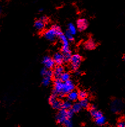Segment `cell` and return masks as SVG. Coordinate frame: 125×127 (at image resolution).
<instances>
[{"instance_id": "cell-1", "label": "cell", "mask_w": 125, "mask_h": 127, "mask_svg": "<svg viewBox=\"0 0 125 127\" xmlns=\"http://www.w3.org/2000/svg\"><path fill=\"white\" fill-rule=\"evenodd\" d=\"M62 33V30L59 26L53 25L52 28L47 30L44 33V36L47 40L53 41L57 36L59 37L60 35Z\"/></svg>"}, {"instance_id": "cell-2", "label": "cell", "mask_w": 125, "mask_h": 127, "mask_svg": "<svg viewBox=\"0 0 125 127\" xmlns=\"http://www.w3.org/2000/svg\"><path fill=\"white\" fill-rule=\"evenodd\" d=\"M81 61H82V58L79 54H75L72 55L70 62H71V67L72 70L76 71L78 69L81 63Z\"/></svg>"}, {"instance_id": "cell-3", "label": "cell", "mask_w": 125, "mask_h": 127, "mask_svg": "<svg viewBox=\"0 0 125 127\" xmlns=\"http://www.w3.org/2000/svg\"><path fill=\"white\" fill-rule=\"evenodd\" d=\"M74 90V85L72 83V82L70 80L64 82L63 88H62V94L63 95H67L71 91H73Z\"/></svg>"}, {"instance_id": "cell-4", "label": "cell", "mask_w": 125, "mask_h": 127, "mask_svg": "<svg viewBox=\"0 0 125 127\" xmlns=\"http://www.w3.org/2000/svg\"><path fill=\"white\" fill-rule=\"evenodd\" d=\"M60 39L62 42V53H69L70 49L69 48V40H67V38L66 37L64 34H61L59 36Z\"/></svg>"}, {"instance_id": "cell-5", "label": "cell", "mask_w": 125, "mask_h": 127, "mask_svg": "<svg viewBox=\"0 0 125 127\" xmlns=\"http://www.w3.org/2000/svg\"><path fill=\"white\" fill-rule=\"evenodd\" d=\"M67 119V110H64V109H61L60 110H59L58 114L56 115L57 121L58 122V123L60 124H63L64 122Z\"/></svg>"}, {"instance_id": "cell-6", "label": "cell", "mask_w": 125, "mask_h": 127, "mask_svg": "<svg viewBox=\"0 0 125 127\" xmlns=\"http://www.w3.org/2000/svg\"><path fill=\"white\" fill-rule=\"evenodd\" d=\"M64 82H62L60 79H56L54 82V91L53 93L58 96L60 94L62 93V88H63Z\"/></svg>"}, {"instance_id": "cell-7", "label": "cell", "mask_w": 125, "mask_h": 127, "mask_svg": "<svg viewBox=\"0 0 125 127\" xmlns=\"http://www.w3.org/2000/svg\"><path fill=\"white\" fill-rule=\"evenodd\" d=\"M44 65L45 66V67L48 69H50V68H53V67L55 65V63L53 59H52V58L49 56H45L43 59V61H42Z\"/></svg>"}, {"instance_id": "cell-8", "label": "cell", "mask_w": 125, "mask_h": 127, "mask_svg": "<svg viewBox=\"0 0 125 127\" xmlns=\"http://www.w3.org/2000/svg\"><path fill=\"white\" fill-rule=\"evenodd\" d=\"M123 107V102L120 100H115L112 104V109L114 112L120 111Z\"/></svg>"}, {"instance_id": "cell-9", "label": "cell", "mask_w": 125, "mask_h": 127, "mask_svg": "<svg viewBox=\"0 0 125 127\" xmlns=\"http://www.w3.org/2000/svg\"><path fill=\"white\" fill-rule=\"evenodd\" d=\"M88 26V22L85 19H79L77 22V29L81 31L84 30Z\"/></svg>"}, {"instance_id": "cell-10", "label": "cell", "mask_w": 125, "mask_h": 127, "mask_svg": "<svg viewBox=\"0 0 125 127\" xmlns=\"http://www.w3.org/2000/svg\"><path fill=\"white\" fill-rule=\"evenodd\" d=\"M53 60H54L56 64H57L58 65H62V63H64L63 55L62 53H56L53 56Z\"/></svg>"}, {"instance_id": "cell-11", "label": "cell", "mask_w": 125, "mask_h": 127, "mask_svg": "<svg viewBox=\"0 0 125 127\" xmlns=\"http://www.w3.org/2000/svg\"><path fill=\"white\" fill-rule=\"evenodd\" d=\"M90 112L92 116L95 119H98V118H99L100 117L102 116L103 115V114L101 112L97 110L96 107L94 106V105H93V106L91 107V108H90Z\"/></svg>"}, {"instance_id": "cell-12", "label": "cell", "mask_w": 125, "mask_h": 127, "mask_svg": "<svg viewBox=\"0 0 125 127\" xmlns=\"http://www.w3.org/2000/svg\"><path fill=\"white\" fill-rule=\"evenodd\" d=\"M64 68L62 65H58L53 71V76L55 78V79H60V76L63 73Z\"/></svg>"}, {"instance_id": "cell-13", "label": "cell", "mask_w": 125, "mask_h": 127, "mask_svg": "<svg viewBox=\"0 0 125 127\" xmlns=\"http://www.w3.org/2000/svg\"><path fill=\"white\" fill-rule=\"evenodd\" d=\"M67 99L71 102V101H76L79 98V93L74 90L71 91V92L67 94Z\"/></svg>"}, {"instance_id": "cell-14", "label": "cell", "mask_w": 125, "mask_h": 127, "mask_svg": "<svg viewBox=\"0 0 125 127\" xmlns=\"http://www.w3.org/2000/svg\"><path fill=\"white\" fill-rule=\"evenodd\" d=\"M84 46H85V48H86L87 49L92 50V49H94V48H95V46H96V44H95V41H94L93 39L90 38L85 43Z\"/></svg>"}, {"instance_id": "cell-15", "label": "cell", "mask_w": 125, "mask_h": 127, "mask_svg": "<svg viewBox=\"0 0 125 127\" xmlns=\"http://www.w3.org/2000/svg\"><path fill=\"white\" fill-rule=\"evenodd\" d=\"M41 74L44 77H49L52 78V76H53V72L50 69H48L45 67L42 69Z\"/></svg>"}, {"instance_id": "cell-16", "label": "cell", "mask_w": 125, "mask_h": 127, "mask_svg": "<svg viewBox=\"0 0 125 127\" xmlns=\"http://www.w3.org/2000/svg\"><path fill=\"white\" fill-rule=\"evenodd\" d=\"M45 22L40 19L35 22V27L37 30H42L45 27Z\"/></svg>"}, {"instance_id": "cell-17", "label": "cell", "mask_w": 125, "mask_h": 127, "mask_svg": "<svg viewBox=\"0 0 125 127\" xmlns=\"http://www.w3.org/2000/svg\"><path fill=\"white\" fill-rule=\"evenodd\" d=\"M72 104H71V101H65L64 102H62V109H64V110H69V109H71L72 107Z\"/></svg>"}, {"instance_id": "cell-18", "label": "cell", "mask_w": 125, "mask_h": 127, "mask_svg": "<svg viewBox=\"0 0 125 127\" xmlns=\"http://www.w3.org/2000/svg\"><path fill=\"white\" fill-rule=\"evenodd\" d=\"M62 101L58 99H57L55 101H54L53 103L51 104L52 107L55 109H57V110H58V109H60L61 108H62Z\"/></svg>"}, {"instance_id": "cell-19", "label": "cell", "mask_w": 125, "mask_h": 127, "mask_svg": "<svg viewBox=\"0 0 125 127\" xmlns=\"http://www.w3.org/2000/svg\"><path fill=\"white\" fill-rule=\"evenodd\" d=\"M105 122L106 119L104 115L98 118V119H95V123H96L98 125H100V126H101V125H104V124H105Z\"/></svg>"}, {"instance_id": "cell-20", "label": "cell", "mask_w": 125, "mask_h": 127, "mask_svg": "<svg viewBox=\"0 0 125 127\" xmlns=\"http://www.w3.org/2000/svg\"><path fill=\"white\" fill-rule=\"evenodd\" d=\"M69 78H70L69 73H67V72H63V73L62 74V75L60 76V79L62 82H66V81L69 80Z\"/></svg>"}, {"instance_id": "cell-21", "label": "cell", "mask_w": 125, "mask_h": 127, "mask_svg": "<svg viewBox=\"0 0 125 127\" xmlns=\"http://www.w3.org/2000/svg\"><path fill=\"white\" fill-rule=\"evenodd\" d=\"M68 31L73 35H74L76 33V32H77L76 28L75 25L72 23H70L68 24Z\"/></svg>"}, {"instance_id": "cell-22", "label": "cell", "mask_w": 125, "mask_h": 127, "mask_svg": "<svg viewBox=\"0 0 125 127\" xmlns=\"http://www.w3.org/2000/svg\"><path fill=\"white\" fill-rule=\"evenodd\" d=\"M81 108H82V107H81L80 103H77H77H75L72 105L71 109L73 110L74 112H78L81 110Z\"/></svg>"}, {"instance_id": "cell-23", "label": "cell", "mask_w": 125, "mask_h": 127, "mask_svg": "<svg viewBox=\"0 0 125 127\" xmlns=\"http://www.w3.org/2000/svg\"><path fill=\"white\" fill-rule=\"evenodd\" d=\"M80 104L82 107L83 108H87L89 107V99L87 98H85V99H82L80 101Z\"/></svg>"}, {"instance_id": "cell-24", "label": "cell", "mask_w": 125, "mask_h": 127, "mask_svg": "<svg viewBox=\"0 0 125 127\" xmlns=\"http://www.w3.org/2000/svg\"><path fill=\"white\" fill-rule=\"evenodd\" d=\"M62 55H63L64 58V62H66V63H67V62H69L70 60L71 59V57H72V55L71 54V52L67 53H62Z\"/></svg>"}, {"instance_id": "cell-25", "label": "cell", "mask_w": 125, "mask_h": 127, "mask_svg": "<svg viewBox=\"0 0 125 127\" xmlns=\"http://www.w3.org/2000/svg\"><path fill=\"white\" fill-rule=\"evenodd\" d=\"M51 79H52L51 77H44L43 78V80H42V84L44 86H48L50 83Z\"/></svg>"}, {"instance_id": "cell-26", "label": "cell", "mask_w": 125, "mask_h": 127, "mask_svg": "<svg viewBox=\"0 0 125 127\" xmlns=\"http://www.w3.org/2000/svg\"><path fill=\"white\" fill-rule=\"evenodd\" d=\"M64 35L66 36V37L67 38V39L69 40V41H73L74 40L73 35H72V34H71V33L68 31V30H67V31L66 32Z\"/></svg>"}, {"instance_id": "cell-27", "label": "cell", "mask_w": 125, "mask_h": 127, "mask_svg": "<svg viewBox=\"0 0 125 127\" xmlns=\"http://www.w3.org/2000/svg\"><path fill=\"white\" fill-rule=\"evenodd\" d=\"M63 125L66 127H72V122L71 120V119H67L63 123Z\"/></svg>"}, {"instance_id": "cell-28", "label": "cell", "mask_w": 125, "mask_h": 127, "mask_svg": "<svg viewBox=\"0 0 125 127\" xmlns=\"http://www.w3.org/2000/svg\"><path fill=\"white\" fill-rule=\"evenodd\" d=\"M79 93V97L81 99H85L87 97V94L85 92V91H80Z\"/></svg>"}, {"instance_id": "cell-29", "label": "cell", "mask_w": 125, "mask_h": 127, "mask_svg": "<svg viewBox=\"0 0 125 127\" xmlns=\"http://www.w3.org/2000/svg\"><path fill=\"white\" fill-rule=\"evenodd\" d=\"M57 99V95H55V94H54L53 93V94L52 95V96L50 97L49 98V102L50 103V104L52 103H53L54 101H55Z\"/></svg>"}, {"instance_id": "cell-30", "label": "cell", "mask_w": 125, "mask_h": 127, "mask_svg": "<svg viewBox=\"0 0 125 127\" xmlns=\"http://www.w3.org/2000/svg\"><path fill=\"white\" fill-rule=\"evenodd\" d=\"M74 112L72 109H69V110H67V119H71V118H72L74 115Z\"/></svg>"}, {"instance_id": "cell-31", "label": "cell", "mask_w": 125, "mask_h": 127, "mask_svg": "<svg viewBox=\"0 0 125 127\" xmlns=\"http://www.w3.org/2000/svg\"><path fill=\"white\" fill-rule=\"evenodd\" d=\"M118 127H125V120H121L118 122Z\"/></svg>"}, {"instance_id": "cell-32", "label": "cell", "mask_w": 125, "mask_h": 127, "mask_svg": "<svg viewBox=\"0 0 125 127\" xmlns=\"http://www.w3.org/2000/svg\"><path fill=\"white\" fill-rule=\"evenodd\" d=\"M40 19L42 20L43 21H44L45 22L47 21V17H45V16H43V17H42L41 18H40Z\"/></svg>"}, {"instance_id": "cell-33", "label": "cell", "mask_w": 125, "mask_h": 127, "mask_svg": "<svg viewBox=\"0 0 125 127\" xmlns=\"http://www.w3.org/2000/svg\"><path fill=\"white\" fill-rule=\"evenodd\" d=\"M123 59H124V61H125V54L123 56Z\"/></svg>"}, {"instance_id": "cell-34", "label": "cell", "mask_w": 125, "mask_h": 127, "mask_svg": "<svg viewBox=\"0 0 125 127\" xmlns=\"http://www.w3.org/2000/svg\"><path fill=\"white\" fill-rule=\"evenodd\" d=\"M1 7H0V15H1Z\"/></svg>"}, {"instance_id": "cell-35", "label": "cell", "mask_w": 125, "mask_h": 127, "mask_svg": "<svg viewBox=\"0 0 125 127\" xmlns=\"http://www.w3.org/2000/svg\"><path fill=\"white\" fill-rule=\"evenodd\" d=\"M43 11V9H40V11Z\"/></svg>"}]
</instances>
